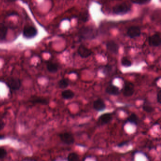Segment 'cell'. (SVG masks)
<instances>
[{
    "instance_id": "28",
    "label": "cell",
    "mask_w": 161,
    "mask_h": 161,
    "mask_svg": "<svg viewBox=\"0 0 161 161\" xmlns=\"http://www.w3.org/2000/svg\"><path fill=\"white\" fill-rule=\"evenodd\" d=\"M128 142L127 141H125V142H123L122 143H119V144L117 145V147H123V146H125L128 144Z\"/></svg>"
},
{
    "instance_id": "15",
    "label": "cell",
    "mask_w": 161,
    "mask_h": 161,
    "mask_svg": "<svg viewBox=\"0 0 161 161\" xmlns=\"http://www.w3.org/2000/svg\"><path fill=\"white\" fill-rule=\"evenodd\" d=\"M47 69L50 73H55L58 71L59 65L53 62H48L47 63Z\"/></svg>"
},
{
    "instance_id": "10",
    "label": "cell",
    "mask_w": 161,
    "mask_h": 161,
    "mask_svg": "<svg viewBox=\"0 0 161 161\" xmlns=\"http://www.w3.org/2000/svg\"><path fill=\"white\" fill-rule=\"evenodd\" d=\"M78 53L79 55L82 58H88L91 56L92 52L83 45H81L78 48Z\"/></svg>"
},
{
    "instance_id": "6",
    "label": "cell",
    "mask_w": 161,
    "mask_h": 161,
    "mask_svg": "<svg viewBox=\"0 0 161 161\" xmlns=\"http://www.w3.org/2000/svg\"><path fill=\"white\" fill-rule=\"evenodd\" d=\"M59 137L64 144L68 145H72L75 142V138L72 134L69 132L61 133L59 134Z\"/></svg>"
},
{
    "instance_id": "8",
    "label": "cell",
    "mask_w": 161,
    "mask_h": 161,
    "mask_svg": "<svg viewBox=\"0 0 161 161\" xmlns=\"http://www.w3.org/2000/svg\"><path fill=\"white\" fill-rule=\"evenodd\" d=\"M113 119V116L111 113H105L101 115L99 117L98 124L100 125H104L110 123Z\"/></svg>"
},
{
    "instance_id": "17",
    "label": "cell",
    "mask_w": 161,
    "mask_h": 161,
    "mask_svg": "<svg viewBox=\"0 0 161 161\" xmlns=\"http://www.w3.org/2000/svg\"><path fill=\"white\" fill-rule=\"evenodd\" d=\"M8 29L3 23H0V40H4L7 36Z\"/></svg>"
},
{
    "instance_id": "29",
    "label": "cell",
    "mask_w": 161,
    "mask_h": 161,
    "mask_svg": "<svg viewBox=\"0 0 161 161\" xmlns=\"http://www.w3.org/2000/svg\"><path fill=\"white\" fill-rule=\"evenodd\" d=\"M5 138V136H4L2 135H0V139H3Z\"/></svg>"
},
{
    "instance_id": "7",
    "label": "cell",
    "mask_w": 161,
    "mask_h": 161,
    "mask_svg": "<svg viewBox=\"0 0 161 161\" xmlns=\"http://www.w3.org/2000/svg\"><path fill=\"white\" fill-rule=\"evenodd\" d=\"M29 102L33 104H40L42 105H48L49 103V100L46 98L37 96H34L31 97Z\"/></svg>"
},
{
    "instance_id": "12",
    "label": "cell",
    "mask_w": 161,
    "mask_h": 161,
    "mask_svg": "<svg viewBox=\"0 0 161 161\" xmlns=\"http://www.w3.org/2000/svg\"><path fill=\"white\" fill-rule=\"evenodd\" d=\"M140 34H141V30L140 28L136 26L130 27L127 31V35L131 38L139 37Z\"/></svg>"
},
{
    "instance_id": "21",
    "label": "cell",
    "mask_w": 161,
    "mask_h": 161,
    "mask_svg": "<svg viewBox=\"0 0 161 161\" xmlns=\"http://www.w3.org/2000/svg\"><path fill=\"white\" fill-rule=\"evenodd\" d=\"M113 70V67L110 65L107 64L103 67L102 68V73L103 75L107 76L111 73Z\"/></svg>"
},
{
    "instance_id": "9",
    "label": "cell",
    "mask_w": 161,
    "mask_h": 161,
    "mask_svg": "<svg viewBox=\"0 0 161 161\" xmlns=\"http://www.w3.org/2000/svg\"><path fill=\"white\" fill-rule=\"evenodd\" d=\"M149 45L151 47H158L161 45V36L159 34H155L149 37Z\"/></svg>"
},
{
    "instance_id": "18",
    "label": "cell",
    "mask_w": 161,
    "mask_h": 161,
    "mask_svg": "<svg viewBox=\"0 0 161 161\" xmlns=\"http://www.w3.org/2000/svg\"><path fill=\"white\" fill-rule=\"evenodd\" d=\"M142 109L146 113H151L154 111V108L151 105L149 102L147 101H145L144 103H143Z\"/></svg>"
},
{
    "instance_id": "1",
    "label": "cell",
    "mask_w": 161,
    "mask_h": 161,
    "mask_svg": "<svg viewBox=\"0 0 161 161\" xmlns=\"http://www.w3.org/2000/svg\"><path fill=\"white\" fill-rule=\"evenodd\" d=\"M79 35V37L82 40H92L97 36V31L93 27H84L80 30Z\"/></svg>"
},
{
    "instance_id": "13",
    "label": "cell",
    "mask_w": 161,
    "mask_h": 161,
    "mask_svg": "<svg viewBox=\"0 0 161 161\" xmlns=\"http://www.w3.org/2000/svg\"><path fill=\"white\" fill-rule=\"evenodd\" d=\"M106 107L105 103L101 99H98L93 103V108L97 112L104 111Z\"/></svg>"
},
{
    "instance_id": "27",
    "label": "cell",
    "mask_w": 161,
    "mask_h": 161,
    "mask_svg": "<svg viewBox=\"0 0 161 161\" xmlns=\"http://www.w3.org/2000/svg\"><path fill=\"white\" fill-rule=\"evenodd\" d=\"M157 102L161 104V90L160 89L158 91V93L157 94Z\"/></svg>"
},
{
    "instance_id": "30",
    "label": "cell",
    "mask_w": 161,
    "mask_h": 161,
    "mask_svg": "<svg viewBox=\"0 0 161 161\" xmlns=\"http://www.w3.org/2000/svg\"><path fill=\"white\" fill-rule=\"evenodd\" d=\"M7 1L10 2H14L16 1L17 0H7Z\"/></svg>"
},
{
    "instance_id": "3",
    "label": "cell",
    "mask_w": 161,
    "mask_h": 161,
    "mask_svg": "<svg viewBox=\"0 0 161 161\" xmlns=\"http://www.w3.org/2000/svg\"><path fill=\"white\" fill-rule=\"evenodd\" d=\"M6 84L10 90L13 91L19 90L22 86V83L20 79L17 78H12L8 79L6 82Z\"/></svg>"
},
{
    "instance_id": "24",
    "label": "cell",
    "mask_w": 161,
    "mask_h": 161,
    "mask_svg": "<svg viewBox=\"0 0 161 161\" xmlns=\"http://www.w3.org/2000/svg\"><path fill=\"white\" fill-rule=\"evenodd\" d=\"M151 0H132V2L135 4H139V5H144L147 4Z\"/></svg>"
},
{
    "instance_id": "2",
    "label": "cell",
    "mask_w": 161,
    "mask_h": 161,
    "mask_svg": "<svg viewBox=\"0 0 161 161\" xmlns=\"http://www.w3.org/2000/svg\"><path fill=\"white\" fill-rule=\"evenodd\" d=\"M131 6L127 3H122L118 4L114 7L113 12L117 15H123L130 11Z\"/></svg>"
},
{
    "instance_id": "25",
    "label": "cell",
    "mask_w": 161,
    "mask_h": 161,
    "mask_svg": "<svg viewBox=\"0 0 161 161\" xmlns=\"http://www.w3.org/2000/svg\"><path fill=\"white\" fill-rule=\"evenodd\" d=\"M7 152L3 148L0 147V159H3L7 156Z\"/></svg>"
},
{
    "instance_id": "14",
    "label": "cell",
    "mask_w": 161,
    "mask_h": 161,
    "mask_svg": "<svg viewBox=\"0 0 161 161\" xmlns=\"http://www.w3.org/2000/svg\"><path fill=\"white\" fill-rule=\"evenodd\" d=\"M105 91L108 95L112 96H117L120 94V91L119 87L112 84L108 85L105 89Z\"/></svg>"
},
{
    "instance_id": "5",
    "label": "cell",
    "mask_w": 161,
    "mask_h": 161,
    "mask_svg": "<svg viewBox=\"0 0 161 161\" xmlns=\"http://www.w3.org/2000/svg\"><path fill=\"white\" fill-rule=\"evenodd\" d=\"M38 33L37 30L32 26H27L24 27L23 31V35L25 38L31 39L35 37Z\"/></svg>"
},
{
    "instance_id": "23",
    "label": "cell",
    "mask_w": 161,
    "mask_h": 161,
    "mask_svg": "<svg viewBox=\"0 0 161 161\" xmlns=\"http://www.w3.org/2000/svg\"><path fill=\"white\" fill-rule=\"evenodd\" d=\"M121 64L124 67H130L132 65L130 60L126 57H122L121 60Z\"/></svg>"
},
{
    "instance_id": "4",
    "label": "cell",
    "mask_w": 161,
    "mask_h": 161,
    "mask_svg": "<svg viewBox=\"0 0 161 161\" xmlns=\"http://www.w3.org/2000/svg\"><path fill=\"white\" fill-rule=\"evenodd\" d=\"M121 92L125 97H130L133 95L135 92L134 85L131 82H125Z\"/></svg>"
},
{
    "instance_id": "11",
    "label": "cell",
    "mask_w": 161,
    "mask_h": 161,
    "mask_svg": "<svg viewBox=\"0 0 161 161\" xmlns=\"http://www.w3.org/2000/svg\"><path fill=\"white\" fill-rule=\"evenodd\" d=\"M107 50L113 54H117L119 50V46L114 41H110L106 44Z\"/></svg>"
},
{
    "instance_id": "22",
    "label": "cell",
    "mask_w": 161,
    "mask_h": 161,
    "mask_svg": "<svg viewBox=\"0 0 161 161\" xmlns=\"http://www.w3.org/2000/svg\"><path fill=\"white\" fill-rule=\"evenodd\" d=\"M67 160L69 161H78L80 160V157L76 153H71L68 155Z\"/></svg>"
},
{
    "instance_id": "20",
    "label": "cell",
    "mask_w": 161,
    "mask_h": 161,
    "mask_svg": "<svg viewBox=\"0 0 161 161\" xmlns=\"http://www.w3.org/2000/svg\"><path fill=\"white\" fill-rule=\"evenodd\" d=\"M58 86L59 88H61V89H66L69 86V81L67 79H62L58 81Z\"/></svg>"
},
{
    "instance_id": "26",
    "label": "cell",
    "mask_w": 161,
    "mask_h": 161,
    "mask_svg": "<svg viewBox=\"0 0 161 161\" xmlns=\"http://www.w3.org/2000/svg\"><path fill=\"white\" fill-rule=\"evenodd\" d=\"M6 123L3 121V119L0 118V131H2L5 128Z\"/></svg>"
},
{
    "instance_id": "16",
    "label": "cell",
    "mask_w": 161,
    "mask_h": 161,
    "mask_svg": "<svg viewBox=\"0 0 161 161\" xmlns=\"http://www.w3.org/2000/svg\"><path fill=\"white\" fill-rule=\"evenodd\" d=\"M74 96H75V93L70 89L65 90L62 92V97L64 99H71L74 97Z\"/></svg>"
},
{
    "instance_id": "31",
    "label": "cell",
    "mask_w": 161,
    "mask_h": 161,
    "mask_svg": "<svg viewBox=\"0 0 161 161\" xmlns=\"http://www.w3.org/2000/svg\"><path fill=\"white\" fill-rule=\"evenodd\" d=\"M35 160V159H32L31 158V159H27V158H26V159H23V160Z\"/></svg>"
},
{
    "instance_id": "19",
    "label": "cell",
    "mask_w": 161,
    "mask_h": 161,
    "mask_svg": "<svg viewBox=\"0 0 161 161\" xmlns=\"http://www.w3.org/2000/svg\"><path fill=\"white\" fill-rule=\"evenodd\" d=\"M127 121L131 124L137 125L138 122V118L136 114L135 113H132L127 118Z\"/></svg>"
}]
</instances>
